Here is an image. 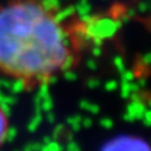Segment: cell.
I'll return each instance as SVG.
<instances>
[{"mask_svg": "<svg viewBox=\"0 0 151 151\" xmlns=\"http://www.w3.org/2000/svg\"><path fill=\"white\" fill-rule=\"evenodd\" d=\"M77 28L48 0H0V76L35 88L77 60Z\"/></svg>", "mask_w": 151, "mask_h": 151, "instance_id": "cell-1", "label": "cell"}, {"mask_svg": "<svg viewBox=\"0 0 151 151\" xmlns=\"http://www.w3.org/2000/svg\"><path fill=\"white\" fill-rule=\"evenodd\" d=\"M8 132H9V117L3 106L0 105V146L6 140Z\"/></svg>", "mask_w": 151, "mask_h": 151, "instance_id": "cell-3", "label": "cell"}, {"mask_svg": "<svg viewBox=\"0 0 151 151\" xmlns=\"http://www.w3.org/2000/svg\"><path fill=\"white\" fill-rule=\"evenodd\" d=\"M100 151H151V144L136 135H117L102 145Z\"/></svg>", "mask_w": 151, "mask_h": 151, "instance_id": "cell-2", "label": "cell"}, {"mask_svg": "<svg viewBox=\"0 0 151 151\" xmlns=\"http://www.w3.org/2000/svg\"><path fill=\"white\" fill-rule=\"evenodd\" d=\"M145 119H146V124H151V112H147L145 115Z\"/></svg>", "mask_w": 151, "mask_h": 151, "instance_id": "cell-4", "label": "cell"}]
</instances>
